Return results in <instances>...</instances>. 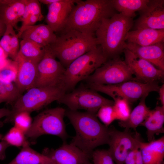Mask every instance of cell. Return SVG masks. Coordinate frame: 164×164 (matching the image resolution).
<instances>
[{
	"label": "cell",
	"instance_id": "6da1fadb",
	"mask_svg": "<svg viewBox=\"0 0 164 164\" xmlns=\"http://www.w3.org/2000/svg\"><path fill=\"white\" fill-rule=\"evenodd\" d=\"M65 115L76 132L71 143L91 157L95 148L108 143L110 128L99 121L96 114L68 109Z\"/></svg>",
	"mask_w": 164,
	"mask_h": 164
},
{
	"label": "cell",
	"instance_id": "7a4b0ae2",
	"mask_svg": "<svg viewBox=\"0 0 164 164\" xmlns=\"http://www.w3.org/2000/svg\"><path fill=\"white\" fill-rule=\"evenodd\" d=\"M116 13L112 0H77L62 32L74 29L95 34L103 19Z\"/></svg>",
	"mask_w": 164,
	"mask_h": 164
},
{
	"label": "cell",
	"instance_id": "3957f363",
	"mask_svg": "<svg viewBox=\"0 0 164 164\" xmlns=\"http://www.w3.org/2000/svg\"><path fill=\"white\" fill-rule=\"evenodd\" d=\"M133 23V18L121 13L103 19L95 35L97 44L108 59L117 57L123 52L126 36Z\"/></svg>",
	"mask_w": 164,
	"mask_h": 164
},
{
	"label": "cell",
	"instance_id": "277c9868",
	"mask_svg": "<svg viewBox=\"0 0 164 164\" xmlns=\"http://www.w3.org/2000/svg\"><path fill=\"white\" fill-rule=\"evenodd\" d=\"M63 32L56 42L49 46L66 69L76 59L98 45L95 34L74 29Z\"/></svg>",
	"mask_w": 164,
	"mask_h": 164
},
{
	"label": "cell",
	"instance_id": "5b68a950",
	"mask_svg": "<svg viewBox=\"0 0 164 164\" xmlns=\"http://www.w3.org/2000/svg\"><path fill=\"white\" fill-rule=\"evenodd\" d=\"M66 92L60 86L32 88L14 103L9 114L4 122H13L15 117L21 112L26 111L30 113L53 101H58Z\"/></svg>",
	"mask_w": 164,
	"mask_h": 164
},
{
	"label": "cell",
	"instance_id": "8992f818",
	"mask_svg": "<svg viewBox=\"0 0 164 164\" xmlns=\"http://www.w3.org/2000/svg\"><path fill=\"white\" fill-rule=\"evenodd\" d=\"M108 59L99 45L78 58L66 69L61 85L66 91L86 80Z\"/></svg>",
	"mask_w": 164,
	"mask_h": 164
},
{
	"label": "cell",
	"instance_id": "52a82bcc",
	"mask_svg": "<svg viewBox=\"0 0 164 164\" xmlns=\"http://www.w3.org/2000/svg\"><path fill=\"white\" fill-rule=\"evenodd\" d=\"M66 110L56 107L45 110L36 115L25 134L26 137L35 139L44 135L59 137L63 139L67 137L64 118Z\"/></svg>",
	"mask_w": 164,
	"mask_h": 164
},
{
	"label": "cell",
	"instance_id": "ba28073f",
	"mask_svg": "<svg viewBox=\"0 0 164 164\" xmlns=\"http://www.w3.org/2000/svg\"><path fill=\"white\" fill-rule=\"evenodd\" d=\"M87 87L104 93L113 98L126 99L130 104L152 92H158L160 87L158 83H143L134 80H129L114 85H101L88 84Z\"/></svg>",
	"mask_w": 164,
	"mask_h": 164
},
{
	"label": "cell",
	"instance_id": "9c48e42d",
	"mask_svg": "<svg viewBox=\"0 0 164 164\" xmlns=\"http://www.w3.org/2000/svg\"><path fill=\"white\" fill-rule=\"evenodd\" d=\"M73 111L83 109L96 114L99 109L105 105H113L114 101L99 94L90 88H80L65 94L58 101Z\"/></svg>",
	"mask_w": 164,
	"mask_h": 164
},
{
	"label": "cell",
	"instance_id": "30bf717a",
	"mask_svg": "<svg viewBox=\"0 0 164 164\" xmlns=\"http://www.w3.org/2000/svg\"><path fill=\"white\" fill-rule=\"evenodd\" d=\"M85 80L88 84L114 85L134 80V77L125 61L117 57L108 60Z\"/></svg>",
	"mask_w": 164,
	"mask_h": 164
},
{
	"label": "cell",
	"instance_id": "8fae6325",
	"mask_svg": "<svg viewBox=\"0 0 164 164\" xmlns=\"http://www.w3.org/2000/svg\"><path fill=\"white\" fill-rule=\"evenodd\" d=\"M66 68L52 52L49 46L37 66V76L34 87L61 85Z\"/></svg>",
	"mask_w": 164,
	"mask_h": 164
},
{
	"label": "cell",
	"instance_id": "7c38bea8",
	"mask_svg": "<svg viewBox=\"0 0 164 164\" xmlns=\"http://www.w3.org/2000/svg\"><path fill=\"white\" fill-rule=\"evenodd\" d=\"M129 130L120 131L115 128H110L107 143L109 146L108 150L116 164H124L128 153L139 147L141 141L139 134L136 133L133 136Z\"/></svg>",
	"mask_w": 164,
	"mask_h": 164
},
{
	"label": "cell",
	"instance_id": "4fadbf2b",
	"mask_svg": "<svg viewBox=\"0 0 164 164\" xmlns=\"http://www.w3.org/2000/svg\"><path fill=\"white\" fill-rule=\"evenodd\" d=\"M125 61L135 77L134 80L143 83H158L163 80L164 71L155 67L149 61L125 49Z\"/></svg>",
	"mask_w": 164,
	"mask_h": 164
},
{
	"label": "cell",
	"instance_id": "5bb4252c",
	"mask_svg": "<svg viewBox=\"0 0 164 164\" xmlns=\"http://www.w3.org/2000/svg\"><path fill=\"white\" fill-rule=\"evenodd\" d=\"M139 12L140 16L135 23L136 29H164V0H149Z\"/></svg>",
	"mask_w": 164,
	"mask_h": 164
},
{
	"label": "cell",
	"instance_id": "9a60e30c",
	"mask_svg": "<svg viewBox=\"0 0 164 164\" xmlns=\"http://www.w3.org/2000/svg\"><path fill=\"white\" fill-rule=\"evenodd\" d=\"M43 153L50 157L54 164H83L91 157L71 143H63L55 149L45 150Z\"/></svg>",
	"mask_w": 164,
	"mask_h": 164
},
{
	"label": "cell",
	"instance_id": "2e32d148",
	"mask_svg": "<svg viewBox=\"0 0 164 164\" xmlns=\"http://www.w3.org/2000/svg\"><path fill=\"white\" fill-rule=\"evenodd\" d=\"M77 0H60L48 5L45 20L55 32H62L72 9Z\"/></svg>",
	"mask_w": 164,
	"mask_h": 164
},
{
	"label": "cell",
	"instance_id": "e0dca14e",
	"mask_svg": "<svg viewBox=\"0 0 164 164\" xmlns=\"http://www.w3.org/2000/svg\"><path fill=\"white\" fill-rule=\"evenodd\" d=\"M15 60L17 63L18 71L14 83L22 93L35 87L38 63L24 57L19 52Z\"/></svg>",
	"mask_w": 164,
	"mask_h": 164
},
{
	"label": "cell",
	"instance_id": "ac0fdd59",
	"mask_svg": "<svg viewBox=\"0 0 164 164\" xmlns=\"http://www.w3.org/2000/svg\"><path fill=\"white\" fill-rule=\"evenodd\" d=\"M19 38L45 47L55 43L57 37L47 24H41L27 27L17 34Z\"/></svg>",
	"mask_w": 164,
	"mask_h": 164
},
{
	"label": "cell",
	"instance_id": "d6986e66",
	"mask_svg": "<svg viewBox=\"0 0 164 164\" xmlns=\"http://www.w3.org/2000/svg\"><path fill=\"white\" fill-rule=\"evenodd\" d=\"M125 49L164 71V43L144 46L126 42Z\"/></svg>",
	"mask_w": 164,
	"mask_h": 164
},
{
	"label": "cell",
	"instance_id": "ffe728a7",
	"mask_svg": "<svg viewBox=\"0 0 164 164\" xmlns=\"http://www.w3.org/2000/svg\"><path fill=\"white\" fill-rule=\"evenodd\" d=\"M25 2L26 0H0V20L18 29L17 24L24 14Z\"/></svg>",
	"mask_w": 164,
	"mask_h": 164
},
{
	"label": "cell",
	"instance_id": "44dd1931",
	"mask_svg": "<svg viewBox=\"0 0 164 164\" xmlns=\"http://www.w3.org/2000/svg\"><path fill=\"white\" fill-rule=\"evenodd\" d=\"M125 41L144 46L164 43V29L142 28L130 31L126 36Z\"/></svg>",
	"mask_w": 164,
	"mask_h": 164
},
{
	"label": "cell",
	"instance_id": "7402d4cb",
	"mask_svg": "<svg viewBox=\"0 0 164 164\" xmlns=\"http://www.w3.org/2000/svg\"><path fill=\"white\" fill-rule=\"evenodd\" d=\"M139 149L143 164H164V136L148 142L141 141Z\"/></svg>",
	"mask_w": 164,
	"mask_h": 164
},
{
	"label": "cell",
	"instance_id": "603a6c76",
	"mask_svg": "<svg viewBox=\"0 0 164 164\" xmlns=\"http://www.w3.org/2000/svg\"><path fill=\"white\" fill-rule=\"evenodd\" d=\"M164 105L158 106L150 110L148 116L140 126L147 129L149 142L155 140V135L164 132Z\"/></svg>",
	"mask_w": 164,
	"mask_h": 164
},
{
	"label": "cell",
	"instance_id": "cb8c5ba5",
	"mask_svg": "<svg viewBox=\"0 0 164 164\" xmlns=\"http://www.w3.org/2000/svg\"><path fill=\"white\" fill-rule=\"evenodd\" d=\"M147 96L140 99L138 104L131 112L128 118L124 121H120L119 125L125 129L136 128L142 123L148 116L150 110L146 105L145 100Z\"/></svg>",
	"mask_w": 164,
	"mask_h": 164
},
{
	"label": "cell",
	"instance_id": "d4e9b609",
	"mask_svg": "<svg viewBox=\"0 0 164 164\" xmlns=\"http://www.w3.org/2000/svg\"><path fill=\"white\" fill-rule=\"evenodd\" d=\"M11 162L15 164H54L50 157L37 152L29 145L22 147Z\"/></svg>",
	"mask_w": 164,
	"mask_h": 164
},
{
	"label": "cell",
	"instance_id": "484cf974",
	"mask_svg": "<svg viewBox=\"0 0 164 164\" xmlns=\"http://www.w3.org/2000/svg\"><path fill=\"white\" fill-rule=\"evenodd\" d=\"M113 6L119 13L133 18L135 12H140L147 5L149 0H112Z\"/></svg>",
	"mask_w": 164,
	"mask_h": 164
},
{
	"label": "cell",
	"instance_id": "4316f807",
	"mask_svg": "<svg viewBox=\"0 0 164 164\" xmlns=\"http://www.w3.org/2000/svg\"><path fill=\"white\" fill-rule=\"evenodd\" d=\"M19 45V53L24 57L38 63L43 58L45 52V47L24 39L21 40Z\"/></svg>",
	"mask_w": 164,
	"mask_h": 164
},
{
	"label": "cell",
	"instance_id": "83f0119b",
	"mask_svg": "<svg viewBox=\"0 0 164 164\" xmlns=\"http://www.w3.org/2000/svg\"><path fill=\"white\" fill-rule=\"evenodd\" d=\"M15 83L0 79V104H12L22 95Z\"/></svg>",
	"mask_w": 164,
	"mask_h": 164
},
{
	"label": "cell",
	"instance_id": "f1b7e54d",
	"mask_svg": "<svg viewBox=\"0 0 164 164\" xmlns=\"http://www.w3.org/2000/svg\"><path fill=\"white\" fill-rule=\"evenodd\" d=\"M1 140L5 141L10 146L22 147L29 145L25 133L14 126L3 136Z\"/></svg>",
	"mask_w": 164,
	"mask_h": 164
},
{
	"label": "cell",
	"instance_id": "f546056e",
	"mask_svg": "<svg viewBox=\"0 0 164 164\" xmlns=\"http://www.w3.org/2000/svg\"><path fill=\"white\" fill-rule=\"evenodd\" d=\"M113 105L116 119L124 121L128 117L131 112L130 103L125 99L118 98L113 100Z\"/></svg>",
	"mask_w": 164,
	"mask_h": 164
},
{
	"label": "cell",
	"instance_id": "4dcf8cb0",
	"mask_svg": "<svg viewBox=\"0 0 164 164\" xmlns=\"http://www.w3.org/2000/svg\"><path fill=\"white\" fill-rule=\"evenodd\" d=\"M18 71V65L15 60H8L0 69V79L5 81L15 82Z\"/></svg>",
	"mask_w": 164,
	"mask_h": 164
},
{
	"label": "cell",
	"instance_id": "1f68e13d",
	"mask_svg": "<svg viewBox=\"0 0 164 164\" xmlns=\"http://www.w3.org/2000/svg\"><path fill=\"white\" fill-rule=\"evenodd\" d=\"M32 121L30 113L23 111L17 114L15 117L13 122L14 126L25 134L30 128Z\"/></svg>",
	"mask_w": 164,
	"mask_h": 164
},
{
	"label": "cell",
	"instance_id": "d6a6232c",
	"mask_svg": "<svg viewBox=\"0 0 164 164\" xmlns=\"http://www.w3.org/2000/svg\"><path fill=\"white\" fill-rule=\"evenodd\" d=\"M44 17L42 14L40 3L37 0H26L24 14L20 21L22 22L30 15Z\"/></svg>",
	"mask_w": 164,
	"mask_h": 164
},
{
	"label": "cell",
	"instance_id": "836d02e7",
	"mask_svg": "<svg viewBox=\"0 0 164 164\" xmlns=\"http://www.w3.org/2000/svg\"><path fill=\"white\" fill-rule=\"evenodd\" d=\"M96 116L107 126L116 119L113 105H105L102 107L97 111Z\"/></svg>",
	"mask_w": 164,
	"mask_h": 164
},
{
	"label": "cell",
	"instance_id": "e575fe53",
	"mask_svg": "<svg viewBox=\"0 0 164 164\" xmlns=\"http://www.w3.org/2000/svg\"><path fill=\"white\" fill-rule=\"evenodd\" d=\"M91 157L92 159L93 164H114L108 150L97 149L93 151Z\"/></svg>",
	"mask_w": 164,
	"mask_h": 164
},
{
	"label": "cell",
	"instance_id": "d590c367",
	"mask_svg": "<svg viewBox=\"0 0 164 164\" xmlns=\"http://www.w3.org/2000/svg\"><path fill=\"white\" fill-rule=\"evenodd\" d=\"M14 28L10 25H6L5 31L0 40V46L8 56L10 57L12 52L10 47L11 33Z\"/></svg>",
	"mask_w": 164,
	"mask_h": 164
},
{
	"label": "cell",
	"instance_id": "8d00e7d4",
	"mask_svg": "<svg viewBox=\"0 0 164 164\" xmlns=\"http://www.w3.org/2000/svg\"><path fill=\"white\" fill-rule=\"evenodd\" d=\"M19 37L13 29L11 33L10 41V47L12 52L11 58L15 60L19 52Z\"/></svg>",
	"mask_w": 164,
	"mask_h": 164
},
{
	"label": "cell",
	"instance_id": "74e56055",
	"mask_svg": "<svg viewBox=\"0 0 164 164\" xmlns=\"http://www.w3.org/2000/svg\"><path fill=\"white\" fill-rule=\"evenodd\" d=\"M44 17H42L36 15H30L23 21L21 27L19 29V31H21L24 28L34 25V24L39 21L42 20Z\"/></svg>",
	"mask_w": 164,
	"mask_h": 164
},
{
	"label": "cell",
	"instance_id": "f35d334b",
	"mask_svg": "<svg viewBox=\"0 0 164 164\" xmlns=\"http://www.w3.org/2000/svg\"><path fill=\"white\" fill-rule=\"evenodd\" d=\"M139 147H137L130 151L128 154L125 159V164H135V153L137 149Z\"/></svg>",
	"mask_w": 164,
	"mask_h": 164
},
{
	"label": "cell",
	"instance_id": "ab89813d",
	"mask_svg": "<svg viewBox=\"0 0 164 164\" xmlns=\"http://www.w3.org/2000/svg\"><path fill=\"white\" fill-rule=\"evenodd\" d=\"M10 146L5 141L2 140L0 142V159L3 160L5 157V152Z\"/></svg>",
	"mask_w": 164,
	"mask_h": 164
},
{
	"label": "cell",
	"instance_id": "60d3db41",
	"mask_svg": "<svg viewBox=\"0 0 164 164\" xmlns=\"http://www.w3.org/2000/svg\"><path fill=\"white\" fill-rule=\"evenodd\" d=\"M135 164H143L142 153L139 148L137 149L135 153Z\"/></svg>",
	"mask_w": 164,
	"mask_h": 164
},
{
	"label": "cell",
	"instance_id": "b9f144b4",
	"mask_svg": "<svg viewBox=\"0 0 164 164\" xmlns=\"http://www.w3.org/2000/svg\"><path fill=\"white\" fill-rule=\"evenodd\" d=\"M159 99L160 100L162 105H164V84H162L160 87L159 91Z\"/></svg>",
	"mask_w": 164,
	"mask_h": 164
},
{
	"label": "cell",
	"instance_id": "7bdbcfd3",
	"mask_svg": "<svg viewBox=\"0 0 164 164\" xmlns=\"http://www.w3.org/2000/svg\"><path fill=\"white\" fill-rule=\"evenodd\" d=\"M10 110L6 108H0V119L8 116L10 114Z\"/></svg>",
	"mask_w": 164,
	"mask_h": 164
},
{
	"label": "cell",
	"instance_id": "ee69618b",
	"mask_svg": "<svg viewBox=\"0 0 164 164\" xmlns=\"http://www.w3.org/2000/svg\"><path fill=\"white\" fill-rule=\"evenodd\" d=\"M60 0H39V2L44 4L49 5L59 2Z\"/></svg>",
	"mask_w": 164,
	"mask_h": 164
},
{
	"label": "cell",
	"instance_id": "f6af8a7d",
	"mask_svg": "<svg viewBox=\"0 0 164 164\" xmlns=\"http://www.w3.org/2000/svg\"><path fill=\"white\" fill-rule=\"evenodd\" d=\"M6 25L0 20V34L3 35L6 29Z\"/></svg>",
	"mask_w": 164,
	"mask_h": 164
},
{
	"label": "cell",
	"instance_id": "bcb514c9",
	"mask_svg": "<svg viewBox=\"0 0 164 164\" xmlns=\"http://www.w3.org/2000/svg\"><path fill=\"white\" fill-rule=\"evenodd\" d=\"M8 55L0 46V59H6Z\"/></svg>",
	"mask_w": 164,
	"mask_h": 164
},
{
	"label": "cell",
	"instance_id": "7dc6e473",
	"mask_svg": "<svg viewBox=\"0 0 164 164\" xmlns=\"http://www.w3.org/2000/svg\"><path fill=\"white\" fill-rule=\"evenodd\" d=\"M83 164H93L92 163H91L89 162V161H88L86 162H85Z\"/></svg>",
	"mask_w": 164,
	"mask_h": 164
},
{
	"label": "cell",
	"instance_id": "c3c4849f",
	"mask_svg": "<svg viewBox=\"0 0 164 164\" xmlns=\"http://www.w3.org/2000/svg\"><path fill=\"white\" fill-rule=\"evenodd\" d=\"M2 137L3 136H2V135L0 134V140L2 139Z\"/></svg>",
	"mask_w": 164,
	"mask_h": 164
},
{
	"label": "cell",
	"instance_id": "681fc988",
	"mask_svg": "<svg viewBox=\"0 0 164 164\" xmlns=\"http://www.w3.org/2000/svg\"><path fill=\"white\" fill-rule=\"evenodd\" d=\"M7 164H15L11 162Z\"/></svg>",
	"mask_w": 164,
	"mask_h": 164
},
{
	"label": "cell",
	"instance_id": "f907efd6",
	"mask_svg": "<svg viewBox=\"0 0 164 164\" xmlns=\"http://www.w3.org/2000/svg\"><path fill=\"white\" fill-rule=\"evenodd\" d=\"M2 35H1L0 34V37Z\"/></svg>",
	"mask_w": 164,
	"mask_h": 164
},
{
	"label": "cell",
	"instance_id": "816d5d0a",
	"mask_svg": "<svg viewBox=\"0 0 164 164\" xmlns=\"http://www.w3.org/2000/svg\"></svg>",
	"mask_w": 164,
	"mask_h": 164
},
{
	"label": "cell",
	"instance_id": "f5cc1de1",
	"mask_svg": "<svg viewBox=\"0 0 164 164\" xmlns=\"http://www.w3.org/2000/svg\"></svg>",
	"mask_w": 164,
	"mask_h": 164
}]
</instances>
